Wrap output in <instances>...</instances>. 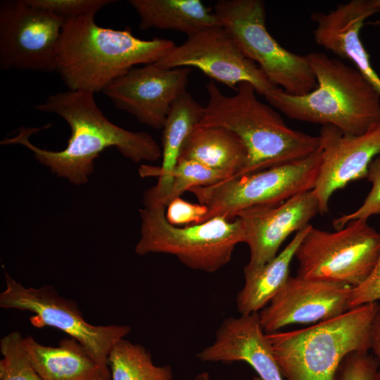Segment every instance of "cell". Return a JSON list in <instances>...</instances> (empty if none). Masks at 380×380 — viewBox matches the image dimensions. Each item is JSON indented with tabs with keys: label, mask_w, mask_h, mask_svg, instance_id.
<instances>
[{
	"label": "cell",
	"mask_w": 380,
	"mask_h": 380,
	"mask_svg": "<svg viewBox=\"0 0 380 380\" xmlns=\"http://www.w3.org/2000/svg\"><path fill=\"white\" fill-rule=\"evenodd\" d=\"M19 331H12L0 340V380H42L33 367Z\"/></svg>",
	"instance_id": "obj_26"
},
{
	"label": "cell",
	"mask_w": 380,
	"mask_h": 380,
	"mask_svg": "<svg viewBox=\"0 0 380 380\" xmlns=\"http://www.w3.org/2000/svg\"><path fill=\"white\" fill-rule=\"evenodd\" d=\"M380 11L376 0H352L328 13H313L315 42L339 57L349 60L380 94V77L373 68L360 39L365 20Z\"/></svg>",
	"instance_id": "obj_17"
},
{
	"label": "cell",
	"mask_w": 380,
	"mask_h": 380,
	"mask_svg": "<svg viewBox=\"0 0 380 380\" xmlns=\"http://www.w3.org/2000/svg\"><path fill=\"white\" fill-rule=\"evenodd\" d=\"M310 225L296 232L286 246L262 268L244 274V285L236 296V307L241 315L260 311L286 284L290 277V265Z\"/></svg>",
	"instance_id": "obj_23"
},
{
	"label": "cell",
	"mask_w": 380,
	"mask_h": 380,
	"mask_svg": "<svg viewBox=\"0 0 380 380\" xmlns=\"http://www.w3.org/2000/svg\"><path fill=\"white\" fill-rule=\"evenodd\" d=\"M189 68H165L156 63L131 69L102 92L118 109L152 128L163 129L174 101L184 91Z\"/></svg>",
	"instance_id": "obj_13"
},
{
	"label": "cell",
	"mask_w": 380,
	"mask_h": 380,
	"mask_svg": "<svg viewBox=\"0 0 380 380\" xmlns=\"http://www.w3.org/2000/svg\"><path fill=\"white\" fill-rule=\"evenodd\" d=\"M319 137L322 160L312 189L319 213H328L333 194L349 183L366 178L372 160L380 154V122L360 135L341 132L331 125H324Z\"/></svg>",
	"instance_id": "obj_15"
},
{
	"label": "cell",
	"mask_w": 380,
	"mask_h": 380,
	"mask_svg": "<svg viewBox=\"0 0 380 380\" xmlns=\"http://www.w3.org/2000/svg\"><path fill=\"white\" fill-rule=\"evenodd\" d=\"M205 88L209 99L198 125L227 128L243 141L248 159L238 177L303 159L319 148V135L289 127L274 107L257 98L250 83L239 84L233 96L212 80Z\"/></svg>",
	"instance_id": "obj_3"
},
{
	"label": "cell",
	"mask_w": 380,
	"mask_h": 380,
	"mask_svg": "<svg viewBox=\"0 0 380 380\" xmlns=\"http://www.w3.org/2000/svg\"><path fill=\"white\" fill-rule=\"evenodd\" d=\"M377 3H378L379 6H380V0H377Z\"/></svg>",
	"instance_id": "obj_34"
},
{
	"label": "cell",
	"mask_w": 380,
	"mask_h": 380,
	"mask_svg": "<svg viewBox=\"0 0 380 380\" xmlns=\"http://www.w3.org/2000/svg\"><path fill=\"white\" fill-rule=\"evenodd\" d=\"M179 158L195 160L234 178L246 166L248 153L243 141L230 129L198 125L184 143Z\"/></svg>",
	"instance_id": "obj_21"
},
{
	"label": "cell",
	"mask_w": 380,
	"mask_h": 380,
	"mask_svg": "<svg viewBox=\"0 0 380 380\" xmlns=\"http://www.w3.org/2000/svg\"><path fill=\"white\" fill-rule=\"evenodd\" d=\"M230 179L220 171L191 160L179 158L171 173L170 186L162 201L167 207L175 198L192 187L208 186Z\"/></svg>",
	"instance_id": "obj_25"
},
{
	"label": "cell",
	"mask_w": 380,
	"mask_h": 380,
	"mask_svg": "<svg viewBox=\"0 0 380 380\" xmlns=\"http://www.w3.org/2000/svg\"><path fill=\"white\" fill-rule=\"evenodd\" d=\"M336 380H380L379 363L368 352H355L342 361Z\"/></svg>",
	"instance_id": "obj_29"
},
{
	"label": "cell",
	"mask_w": 380,
	"mask_h": 380,
	"mask_svg": "<svg viewBox=\"0 0 380 380\" xmlns=\"http://www.w3.org/2000/svg\"><path fill=\"white\" fill-rule=\"evenodd\" d=\"M196 357L203 362L243 361L262 380H285L258 312L225 319L213 343L198 353Z\"/></svg>",
	"instance_id": "obj_18"
},
{
	"label": "cell",
	"mask_w": 380,
	"mask_h": 380,
	"mask_svg": "<svg viewBox=\"0 0 380 380\" xmlns=\"http://www.w3.org/2000/svg\"><path fill=\"white\" fill-rule=\"evenodd\" d=\"M380 300V253L377 261L366 279L360 285L352 288L350 308L378 302Z\"/></svg>",
	"instance_id": "obj_31"
},
{
	"label": "cell",
	"mask_w": 380,
	"mask_h": 380,
	"mask_svg": "<svg viewBox=\"0 0 380 380\" xmlns=\"http://www.w3.org/2000/svg\"><path fill=\"white\" fill-rule=\"evenodd\" d=\"M6 288L0 293V307L33 313L31 324L37 328H56L78 341L103 367L113 346L131 331L127 325H92L88 323L77 303L61 296L51 285L25 287L5 274Z\"/></svg>",
	"instance_id": "obj_10"
},
{
	"label": "cell",
	"mask_w": 380,
	"mask_h": 380,
	"mask_svg": "<svg viewBox=\"0 0 380 380\" xmlns=\"http://www.w3.org/2000/svg\"><path fill=\"white\" fill-rule=\"evenodd\" d=\"M322 160V148L303 159L260 172L230 178L192 193L208 208L203 222L216 217L234 220L249 208L277 205L313 189Z\"/></svg>",
	"instance_id": "obj_8"
},
{
	"label": "cell",
	"mask_w": 380,
	"mask_h": 380,
	"mask_svg": "<svg viewBox=\"0 0 380 380\" xmlns=\"http://www.w3.org/2000/svg\"><path fill=\"white\" fill-rule=\"evenodd\" d=\"M214 13L243 54L274 85L294 96L308 94L317 87L306 56L288 51L269 33L262 1L220 0Z\"/></svg>",
	"instance_id": "obj_7"
},
{
	"label": "cell",
	"mask_w": 380,
	"mask_h": 380,
	"mask_svg": "<svg viewBox=\"0 0 380 380\" xmlns=\"http://www.w3.org/2000/svg\"><path fill=\"white\" fill-rule=\"evenodd\" d=\"M31 6L48 11L65 20L94 15L112 0H25Z\"/></svg>",
	"instance_id": "obj_28"
},
{
	"label": "cell",
	"mask_w": 380,
	"mask_h": 380,
	"mask_svg": "<svg viewBox=\"0 0 380 380\" xmlns=\"http://www.w3.org/2000/svg\"><path fill=\"white\" fill-rule=\"evenodd\" d=\"M165 68H196L213 80L236 90L239 84H252L257 94L266 96L278 87L247 58L231 34L221 25L187 37L156 62Z\"/></svg>",
	"instance_id": "obj_12"
},
{
	"label": "cell",
	"mask_w": 380,
	"mask_h": 380,
	"mask_svg": "<svg viewBox=\"0 0 380 380\" xmlns=\"http://www.w3.org/2000/svg\"><path fill=\"white\" fill-rule=\"evenodd\" d=\"M165 208L153 205L139 210L141 229L135 247L137 254L172 255L192 270L211 273L229 263L236 245L245 241L239 217H216L201 224L179 227L167 220Z\"/></svg>",
	"instance_id": "obj_6"
},
{
	"label": "cell",
	"mask_w": 380,
	"mask_h": 380,
	"mask_svg": "<svg viewBox=\"0 0 380 380\" xmlns=\"http://www.w3.org/2000/svg\"><path fill=\"white\" fill-rule=\"evenodd\" d=\"M167 207L166 219L175 226L201 224L208 213L205 205L191 203L180 197L172 200Z\"/></svg>",
	"instance_id": "obj_30"
},
{
	"label": "cell",
	"mask_w": 380,
	"mask_h": 380,
	"mask_svg": "<svg viewBox=\"0 0 380 380\" xmlns=\"http://www.w3.org/2000/svg\"><path fill=\"white\" fill-rule=\"evenodd\" d=\"M252 380H262V379L257 376L253 377Z\"/></svg>",
	"instance_id": "obj_33"
},
{
	"label": "cell",
	"mask_w": 380,
	"mask_h": 380,
	"mask_svg": "<svg viewBox=\"0 0 380 380\" xmlns=\"http://www.w3.org/2000/svg\"><path fill=\"white\" fill-rule=\"evenodd\" d=\"M94 16L69 19L63 27L56 72L69 90L102 91L134 65L156 63L176 46L167 39H139L128 29L101 27Z\"/></svg>",
	"instance_id": "obj_2"
},
{
	"label": "cell",
	"mask_w": 380,
	"mask_h": 380,
	"mask_svg": "<svg viewBox=\"0 0 380 380\" xmlns=\"http://www.w3.org/2000/svg\"><path fill=\"white\" fill-rule=\"evenodd\" d=\"M380 253V233L367 220H355L330 232L312 224L295 254L299 277L360 285Z\"/></svg>",
	"instance_id": "obj_9"
},
{
	"label": "cell",
	"mask_w": 380,
	"mask_h": 380,
	"mask_svg": "<svg viewBox=\"0 0 380 380\" xmlns=\"http://www.w3.org/2000/svg\"><path fill=\"white\" fill-rule=\"evenodd\" d=\"M34 108L55 113L67 122L71 130L67 146L62 151H52L42 149L30 142L29 138L33 133L50 125L39 128L22 127L15 137L4 139L1 144L27 147L37 160L72 184L86 183L94 171V160L101 152L111 146L134 163L156 161L162 156V150L149 134L129 131L108 120L98 107L91 92H57L35 105Z\"/></svg>",
	"instance_id": "obj_1"
},
{
	"label": "cell",
	"mask_w": 380,
	"mask_h": 380,
	"mask_svg": "<svg viewBox=\"0 0 380 380\" xmlns=\"http://www.w3.org/2000/svg\"><path fill=\"white\" fill-rule=\"evenodd\" d=\"M366 178L372 184L367 197L356 210L333 219L332 226L336 230L341 229L350 221L367 220L372 215H380V154L369 164Z\"/></svg>",
	"instance_id": "obj_27"
},
{
	"label": "cell",
	"mask_w": 380,
	"mask_h": 380,
	"mask_svg": "<svg viewBox=\"0 0 380 380\" xmlns=\"http://www.w3.org/2000/svg\"><path fill=\"white\" fill-rule=\"evenodd\" d=\"M23 343L42 380H110L109 367L99 365L73 338H64L56 346H50L27 336Z\"/></svg>",
	"instance_id": "obj_20"
},
{
	"label": "cell",
	"mask_w": 380,
	"mask_h": 380,
	"mask_svg": "<svg viewBox=\"0 0 380 380\" xmlns=\"http://www.w3.org/2000/svg\"><path fill=\"white\" fill-rule=\"evenodd\" d=\"M65 20L25 0L0 3V69L56 71L57 49Z\"/></svg>",
	"instance_id": "obj_11"
},
{
	"label": "cell",
	"mask_w": 380,
	"mask_h": 380,
	"mask_svg": "<svg viewBox=\"0 0 380 380\" xmlns=\"http://www.w3.org/2000/svg\"><path fill=\"white\" fill-rule=\"evenodd\" d=\"M352 286L343 283L289 277L259 312L267 334L292 324L318 323L339 316L350 308Z\"/></svg>",
	"instance_id": "obj_14"
},
{
	"label": "cell",
	"mask_w": 380,
	"mask_h": 380,
	"mask_svg": "<svg viewBox=\"0 0 380 380\" xmlns=\"http://www.w3.org/2000/svg\"><path fill=\"white\" fill-rule=\"evenodd\" d=\"M110 380H172L170 365L157 366L141 345L124 338L113 346L108 357Z\"/></svg>",
	"instance_id": "obj_24"
},
{
	"label": "cell",
	"mask_w": 380,
	"mask_h": 380,
	"mask_svg": "<svg viewBox=\"0 0 380 380\" xmlns=\"http://www.w3.org/2000/svg\"><path fill=\"white\" fill-rule=\"evenodd\" d=\"M378 302L350 308L304 329L267 333L285 380H336L343 359L370 349Z\"/></svg>",
	"instance_id": "obj_5"
},
{
	"label": "cell",
	"mask_w": 380,
	"mask_h": 380,
	"mask_svg": "<svg viewBox=\"0 0 380 380\" xmlns=\"http://www.w3.org/2000/svg\"><path fill=\"white\" fill-rule=\"evenodd\" d=\"M317 213L319 203L312 190L277 205L255 206L240 212L236 217L242 222L244 243L250 251L243 274L255 272L272 260L286 239L308 226Z\"/></svg>",
	"instance_id": "obj_16"
},
{
	"label": "cell",
	"mask_w": 380,
	"mask_h": 380,
	"mask_svg": "<svg viewBox=\"0 0 380 380\" xmlns=\"http://www.w3.org/2000/svg\"><path fill=\"white\" fill-rule=\"evenodd\" d=\"M305 56L317 87L300 96L277 87L265 96L272 107L291 119L331 125L352 135L380 122V94L355 68L322 52Z\"/></svg>",
	"instance_id": "obj_4"
},
{
	"label": "cell",
	"mask_w": 380,
	"mask_h": 380,
	"mask_svg": "<svg viewBox=\"0 0 380 380\" xmlns=\"http://www.w3.org/2000/svg\"><path fill=\"white\" fill-rule=\"evenodd\" d=\"M205 107L187 91L172 103L162 134V165L160 167L141 165L142 177L157 176L156 185L144 192L145 206L162 205V201L171 183V173L179 160L182 147L193 129L201 122Z\"/></svg>",
	"instance_id": "obj_19"
},
{
	"label": "cell",
	"mask_w": 380,
	"mask_h": 380,
	"mask_svg": "<svg viewBox=\"0 0 380 380\" xmlns=\"http://www.w3.org/2000/svg\"><path fill=\"white\" fill-rule=\"evenodd\" d=\"M140 18L139 28L172 30L189 37L220 25L215 14L200 0H129Z\"/></svg>",
	"instance_id": "obj_22"
},
{
	"label": "cell",
	"mask_w": 380,
	"mask_h": 380,
	"mask_svg": "<svg viewBox=\"0 0 380 380\" xmlns=\"http://www.w3.org/2000/svg\"><path fill=\"white\" fill-rule=\"evenodd\" d=\"M370 349L376 355L379 363V374L380 379V307L374 319L370 334Z\"/></svg>",
	"instance_id": "obj_32"
}]
</instances>
